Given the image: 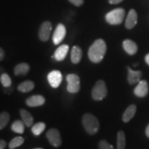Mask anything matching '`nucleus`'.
<instances>
[{"mask_svg": "<svg viewBox=\"0 0 149 149\" xmlns=\"http://www.w3.org/2000/svg\"><path fill=\"white\" fill-rule=\"evenodd\" d=\"M107 44L102 39H98L91 46L88 50V57L93 63H100L107 53Z\"/></svg>", "mask_w": 149, "mask_h": 149, "instance_id": "obj_1", "label": "nucleus"}, {"mask_svg": "<svg viewBox=\"0 0 149 149\" xmlns=\"http://www.w3.org/2000/svg\"><path fill=\"white\" fill-rule=\"evenodd\" d=\"M82 124L86 131L89 135H95L100 130L98 119L91 113H86L82 117Z\"/></svg>", "mask_w": 149, "mask_h": 149, "instance_id": "obj_2", "label": "nucleus"}, {"mask_svg": "<svg viewBox=\"0 0 149 149\" xmlns=\"http://www.w3.org/2000/svg\"><path fill=\"white\" fill-rule=\"evenodd\" d=\"M125 17V10L122 8L114 9L106 15V21L111 25L122 24Z\"/></svg>", "mask_w": 149, "mask_h": 149, "instance_id": "obj_3", "label": "nucleus"}, {"mask_svg": "<svg viewBox=\"0 0 149 149\" xmlns=\"http://www.w3.org/2000/svg\"><path fill=\"white\" fill-rule=\"evenodd\" d=\"M92 97L95 101H101L107 95V87L103 80H99L92 90Z\"/></svg>", "mask_w": 149, "mask_h": 149, "instance_id": "obj_4", "label": "nucleus"}, {"mask_svg": "<svg viewBox=\"0 0 149 149\" xmlns=\"http://www.w3.org/2000/svg\"><path fill=\"white\" fill-rule=\"evenodd\" d=\"M67 91L70 93H76L80 90V79L75 74H69L66 76Z\"/></svg>", "mask_w": 149, "mask_h": 149, "instance_id": "obj_5", "label": "nucleus"}, {"mask_svg": "<svg viewBox=\"0 0 149 149\" xmlns=\"http://www.w3.org/2000/svg\"><path fill=\"white\" fill-rule=\"evenodd\" d=\"M46 137L50 144L54 147H59L61 144V138L60 133L56 128H51L46 133Z\"/></svg>", "mask_w": 149, "mask_h": 149, "instance_id": "obj_6", "label": "nucleus"}, {"mask_svg": "<svg viewBox=\"0 0 149 149\" xmlns=\"http://www.w3.org/2000/svg\"><path fill=\"white\" fill-rule=\"evenodd\" d=\"M52 31V24L50 22H43L39 30V37L42 42H46L49 39Z\"/></svg>", "mask_w": 149, "mask_h": 149, "instance_id": "obj_7", "label": "nucleus"}, {"mask_svg": "<svg viewBox=\"0 0 149 149\" xmlns=\"http://www.w3.org/2000/svg\"><path fill=\"white\" fill-rule=\"evenodd\" d=\"M66 33V27L64 24H59L57 26L56 29L55 30V32L53 33V42L54 44L55 45H58L60 43L62 42L63 40L65 38Z\"/></svg>", "mask_w": 149, "mask_h": 149, "instance_id": "obj_8", "label": "nucleus"}, {"mask_svg": "<svg viewBox=\"0 0 149 149\" xmlns=\"http://www.w3.org/2000/svg\"><path fill=\"white\" fill-rule=\"evenodd\" d=\"M47 79L50 85L53 88H57L62 81V74L59 70H53L48 73Z\"/></svg>", "mask_w": 149, "mask_h": 149, "instance_id": "obj_9", "label": "nucleus"}, {"mask_svg": "<svg viewBox=\"0 0 149 149\" xmlns=\"http://www.w3.org/2000/svg\"><path fill=\"white\" fill-rule=\"evenodd\" d=\"M148 93V84L146 81L141 80L134 89V94L139 97H144Z\"/></svg>", "mask_w": 149, "mask_h": 149, "instance_id": "obj_10", "label": "nucleus"}, {"mask_svg": "<svg viewBox=\"0 0 149 149\" xmlns=\"http://www.w3.org/2000/svg\"><path fill=\"white\" fill-rule=\"evenodd\" d=\"M44 103H45V98L40 95H34L26 100V104L30 107H40Z\"/></svg>", "mask_w": 149, "mask_h": 149, "instance_id": "obj_11", "label": "nucleus"}, {"mask_svg": "<svg viewBox=\"0 0 149 149\" xmlns=\"http://www.w3.org/2000/svg\"><path fill=\"white\" fill-rule=\"evenodd\" d=\"M68 50H69V46L67 44H63L57 48L53 57L56 61H63L66 58Z\"/></svg>", "mask_w": 149, "mask_h": 149, "instance_id": "obj_12", "label": "nucleus"}, {"mask_svg": "<svg viewBox=\"0 0 149 149\" xmlns=\"http://www.w3.org/2000/svg\"><path fill=\"white\" fill-rule=\"evenodd\" d=\"M137 23V14L134 9H131L126 17L125 26L127 29H132Z\"/></svg>", "mask_w": 149, "mask_h": 149, "instance_id": "obj_13", "label": "nucleus"}, {"mask_svg": "<svg viewBox=\"0 0 149 149\" xmlns=\"http://www.w3.org/2000/svg\"><path fill=\"white\" fill-rule=\"evenodd\" d=\"M141 72L139 70H133L128 67V81L130 84L133 85L141 81Z\"/></svg>", "mask_w": 149, "mask_h": 149, "instance_id": "obj_14", "label": "nucleus"}, {"mask_svg": "<svg viewBox=\"0 0 149 149\" xmlns=\"http://www.w3.org/2000/svg\"><path fill=\"white\" fill-rule=\"evenodd\" d=\"M123 48L128 55H133L137 52L138 47L135 42L130 40H126L123 42Z\"/></svg>", "mask_w": 149, "mask_h": 149, "instance_id": "obj_15", "label": "nucleus"}, {"mask_svg": "<svg viewBox=\"0 0 149 149\" xmlns=\"http://www.w3.org/2000/svg\"><path fill=\"white\" fill-rule=\"evenodd\" d=\"M81 58H82V50L78 46H73L70 54V59L72 62L74 64H77L80 62Z\"/></svg>", "mask_w": 149, "mask_h": 149, "instance_id": "obj_16", "label": "nucleus"}, {"mask_svg": "<svg viewBox=\"0 0 149 149\" xmlns=\"http://www.w3.org/2000/svg\"><path fill=\"white\" fill-rule=\"evenodd\" d=\"M136 111H137V107L135 105H130L126 111H124V114L122 116V120L124 122H128L130 120L133 118L134 115H135Z\"/></svg>", "mask_w": 149, "mask_h": 149, "instance_id": "obj_17", "label": "nucleus"}, {"mask_svg": "<svg viewBox=\"0 0 149 149\" xmlns=\"http://www.w3.org/2000/svg\"><path fill=\"white\" fill-rule=\"evenodd\" d=\"M30 70V66L27 63H20L14 68V73L17 76H24L28 74Z\"/></svg>", "mask_w": 149, "mask_h": 149, "instance_id": "obj_18", "label": "nucleus"}, {"mask_svg": "<svg viewBox=\"0 0 149 149\" xmlns=\"http://www.w3.org/2000/svg\"><path fill=\"white\" fill-rule=\"evenodd\" d=\"M19 114L21 116L22 121L26 126L28 127H31L33 125V117L29 111L25 109H21L19 111Z\"/></svg>", "mask_w": 149, "mask_h": 149, "instance_id": "obj_19", "label": "nucleus"}, {"mask_svg": "<svg viewBox=\"0 0 149 149\" xmlns=\"http://www.w3.org/2000/svg\"><path fill=\"white\" fill-rule=\"evenodd\" d=\"M35 84L33 81H25L24 82L19 84L17 87V90L22 93H29L34 88Z\"/></svg>", "mask_w": 149, "mask_h": 149, "instance_id": "obj_20", "label": "nucleus"}, {"mask_svg": "<svg viewBox=\"0 0 149 149\" xmlns=\"http://www.w3.org/2000/svg\"><path fill=\"white\" fill-rule=\"evenodd\" d=\"M126 136L122 130L118 132L117 137V149H125Z\"/></svg>", "mask_w": 149, "mask_h": 149, "instance_id": "obj_21", "label": "nucleus"}, {"mask_svg": "<svg viewBox=\"0 0 149 149\" xmlns=\"http://www.w3.org/2000/svg\"><path fill=\"white\" fill-rule=\"evenodd\" d=\"M24 126H25V124H24L23 121L16 120L11 125V129L15 133L22 134L24 132Z\"/></svg>", "mask_w": 149, "mask_h": 149, "instance_id": "obj_22", "label": "nucleus"}, {"mask_svg": "<svg viewBox=\"0 0 149 149\" xmlns=\"http://www.w3.org/2000/svg\"><path fill=\"white\" fill-rule=\"evenodd\" d=\"M45 128H46L45 123L38 122L32 126L31 130H32V133L34 134L35 135L38 136L40 135L41 133H42V132L45 130Z\"/></svg>", "mask_w": 149, "mask_h": 149, "instance_id": "obj_23", "label": "nucleus"}, {"mask_svg": "<svg viewBox=\"0 0 149 149\" xmlns=\"http://www.w3.org/2000/svg\"><path fill=\"white\" fill-rule=\"evenodd\" d=\"M10 120V115L7 112L3 111L0 113V130L4 128Z\"/></svg>", "mask_w": 149, "mask_h": 149, "instance_id": "obj_24", "label": "nucleus"}, {"mask_svg": "<svg viewBox=\"0 0 149 149\" xmlns=\"http://www.w3.org/2000/svg\"><path fill=\"white\" fill-rule=\"evenodd\" d=\"M24 142V137H21V136H19V137H15L10 141L9 143V148L10 149H14L17 147L20 146L21 145L23 144Z\"/></svg>", "mask_w": 149, "mask_h": 149, "instance_id": "obj_25", "label": "nucleus"}, {"mask_svg": "<svg viewBox=\"0 0 149 149\" xmlns=\"http://www.w3.org/2000/svg\"><path fill=\"white\" fill-rule=\"evenodd\" d=\"M0 81H1V84L5 88L10 87L11 86V84H12V80H11L10 76L6 73L1 74V77H0Z\"/></svg>", "mask_w": 149, "mask_h": 149, "instance_id": "obj_26", "label": "nucleus"}, {"mask_svg": "<svg viewBox=\"0 0 149 149\" xmlns=\"http://www.w3.org/2000/svg\"><path fill=\"white\" fill-rule=\"evenodd\" d=\"M99 149H114L113 145L110 144L106 140H101L99 143Z\"/></svg>", "mask_w": 149, "mask_h": 149, "instance_id": "obj_27", "label": "nucleus"}, {"mask_svg": "<svg viewBox=\"0 0 149 149\" xmlns=\"http://www.w3.org/2000/svg\"><path fill=\"white\" fill-rule=\"evenodd\" d=\"M68 1L76 6H80L83 4L84 0H68Z\"/></svg>", "mask_w": 149, "mask_h": 149, "instance_id": "obj_28", "label": "nucleus"}, {"mask_svg": "<svg viewBox=\"0 0 149 149\" xmlns=\"http://www.w3.org/2000/svg\"><path fill=\"white\" fill-rule=\"evenodd\" d=\"M6 146V142L3 139H0V149H4Z\"/></svg>", "mask_w": 149, "mask_h": 149, "instance_id": "obj_29", "label": "nucleus"}, {"mask_svg": "<svg viewBox=\"0 0 149 149\" xmlns=\"http://www.w3.org/2000/svg\"><path fill=\"white\" fill-rule=\"evenodd\" d=\"M5 56V53H4V51L0 47V61L3 60V58H4Z\"/></svg>", "mask_w": 149, "mask_h": 149, "instance_id": "obj_30", "label": "nucleus"}, {"mask_svg": "<svg viewBox=\"0 0 149 149\" xmlns=\"http://www.w3.org/2000/svg\"><path fill=\"white\" fill-rule=\"evenodd\" d=\"M109 1L111 4H117L123 1V0H109Z\"/></svg>", "mask_w": 149, "mask_h": 149, "instance_id": "obj_31", "label": "nucleus"}, {"mask_svg": "<svg viewBox=\"0 0 149 149\" xmlns=\"http://www.w3.org/2000/svg\"><path fill=\"white\" fill-rule=\"evenodd\" d=\"M145 61H146V64L149 66V53L147 54V55H146V57H145Z\"/></svg>", "mask_w": 149, "mask_h": 149, "instance_id": "obj_32", "label": "nucleus"}, {"mask_svg": "<svg viewBox=\"0 0 149 149\" xmlns=\"http://www.w3.org/2000/svg\"><path fill=\"white\" fill-rule=\"evenodd\" d=\"M146 135L148 137H149V124L147 126V127L146 128Z\"/></svg>", "mask_w": 149, "mask_h": 149, "instance_id": "obj_33", "label": "nucleus"}, {"mask_svg": "<svg viewBox=\"0 0 149 149\" xmlns=\"http://www.w3.org/2000/svg\"><path fill=\"white\" fill-rule=\"evenodd\" d=\"M34 149H43V148H34Z\"/></svg>", "mask_w": 149, "mask_h": 149, "instance_id": "obj_34", "label": "nucleus"}]
</instances>
